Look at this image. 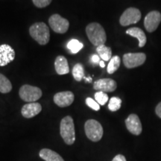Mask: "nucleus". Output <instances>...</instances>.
Returning a JSON list of instances; mask_svg holds the SVG:
<instances>
[{
  "mask_svg": "<svg viewBox=\"0 0 161 161\" xmlns=\"http://www.w3.org/2000/svg\"><path fill=\"white\" fill-rule=\"evenodd\" d=\"M86 34L93 46L104 45L107 40L106 32L102 25L98 23H91L86 27Z\"/></svg>",
  "mask_w": 161,
  "mask_h": 161,
  "instance_id": "f257e3e1",
  "label": "nucleus"
},
{
  "mask_svg": "<svg viewBox=\"0 0 161 161\" xmlns=\"http://www.w3.org/2000/svg\"><path fill=\"white\" fill-rule=\"evenodd\" d=\"M60 136L66 144L72 145L75 141V131L74 121L71 116H67L62 119L60 125Z\"/></svg>",
  "mask_w": 161,
  "mask_h": 161,
  "instance_id": "f03ea898",
  "label": "nucleus"
},
{
  "mask_svg": "<svg viewBox=\"0 0 161 161\" xmlns=\"http://www.w3.org/2000/svg\"><path fill=\"white\" fill-rule=\"evenodd\" d=\"M29 34L34 40H36L40 45L44 46L49 42L50 32L49 29L46 23H34L29 29Z\"/></svg>",
  "mask_w": 161,
  "mask_h": 161,
  "instance_id": "7ed1b4c3",
  "label": "nucleus"
},
{
  "mask_svg": "<svg viewBox=\"0 0 161 161\" xmlns=\"http://www.w3.org/2000/svg\"><path fill=\"white\" fill-rule=\"evenodd\" d=\"M84 130L87 138L92 142H98L103 136V128L102 125L95 119H89L84 125Z\"/></svg>",
  "mask_w": 161,
  "mask_h": 161,
  "instance_id": "20e7f679",
  "label": "nucleus"
},
{
  "mask_svg": "<svg viewBox=\"0 0 161 161\" xmlns=\"http://www.w3.org/2000/svg\"><path fill=\"white\" fill-rule=\"evenodd\" d=\"M19 95L21 99L24 102L31 103V102H35L41 98L42 90L37 86L25 84L20 87Z\"/></svg>",
  "mask_w": 161,
  "mask_h": 161,
  "instance_id": "39448f33",
  "label": "nucleus"
},
{
  "mask_svg": "<svg viewBox=\"0 0 161 161\" xmlns=\"http://www.w3.org/2000/svg\"><path fill=\"white\" fill-rule=\"evenodd\" d=\"M141 19V12L136 8H128L119 18V23L122 26H128L137 23Z\"/></svg>",
  "mask_w": 161,
  "mask_h": 161,
  "instance_id": "423d86ee",
  "label": "nucleus"
},
{
  "mask_svg": "<svg viewBox=\"0 0 161 161\" xmlns=\"http://www.w3.org/2000/svg\"><path fill=\"white\" fill-rule=\"evenodd\" d=\"M123 64L128 69H133L142 65L146 60V55L145 53H126L123 55Z\"/></svg>",
  "mask_w": 161,
  "mask_h": 161,
  "instance_id": "0eeeda50",
  "label": "nucleus"
},
{
  "mask_svg": "<svg viewBox=\"0 0 161 161\" xmlns=\"http://www.w3.org/2000/svg\"><path fill=\"white\" fill-rule=\"evenodd\" d=\"M49 24L52 29L58 34L66 33L69 27V22L58 14L49 17Z\"/></svg>",
  "mask_w": 161,
  "mask_h": 161,
  "instance_id": "6e6552de",
  "label": "nucleus"
},
{
  "mask_svg": "<svg viewBox=\"0 0 161 161\" xmlns=\"http://www.w3.org/2000/svg\"><path fill=\"white\" fill-rule=\"evenodd\" d=\"M161 23V14L158 11H150L144 19V26L149 33L155 31Z\"/></svg>",
  "mask_w": 161,
  "mask_h": 161,
  "instance_id": "1a4fd4ad",
  "label": "nucleus"
},
{
  "mask_svg": "<svg viewBox=\"0 0 161 161\" xmlns=\"http://www.w3.org/2000/svg\"><path fill=\"white\" fill-rule=\"evenodd\" d=\"M117 87V84L111 78H102L94 82L93 89L97 91L110 92L115 91Z\"/></svg>",
  "mask_w": 161,
  "mask_h": 161,
  "instance_id": "9d476101",
  "label": "nucleus"
},
{
  "mask_svg": "<svg viewBox=\"0 0 161 161\" xmlns=\"http://www.w3.org/2000/svg\"><path fill=\"white\" fill-rule=\"evenodd\" d=\"M75 99V96L71 91H64L56 93L53 100L55 104L60 108H66L71 105Z\"/></svg>",
  "mask_w": 161,
  "mask_h": 161,
  "instance_id": "9b49d317",
  "label": "nucleus"
},
{
  "mask_svg": "<svg viewBox=\"0 0 161 161\" xmlns=\"http://www.w3.org/2000/svg\"><path fill=\"white\" fill-rule=\"evenodd\" d=\"M125 125L128 131L134 135H140L142 133V124L136 114H132L128 116L125 119Z\"/></svg>",
  "mask_w": 161,
  "mask_h": 161,
  "instance_id": "f8f14e48",
  "label": "nucleus"
},
{
  "mask_svg": "<svg viewBox=\"0 0 161 161\" xmlns=\"http://www.w3.org/2000/svg\"><path fill=\"white\" fill-rule=\"evenodd\" d=\"M15 51L8 44L0 46V66H5L14 60Z\"/></svg>",
  "mask_w": 161,
  "mask_h": 161,
  "instance_id": "ddd939ff",
  "label": "nucleus"
},
{
  "mask_svg": "<svg viewBox=\"0 0 161 161\" xmlns=\"http://www.w3.org/2000/svg\"><path fill=\"white\" fill-rule=\"evenodd\" d=\"M42 110V106L37 102H31L24 105L22 108L21 114L23 117L31 119L39 114Z\"/></svg>",
  "mask_w": 161,
  "mask_h": 161,
  "instance_id": "4468645a",
  "label": "nucleus"
},
{
  "mask_svg": "<svg viewBox=\"0 0 161 161\" xmlns=\"http://www.w3.org/2000/svg\"><path fill=\"white\" fill-rule=\"evenodd\" d=\"M127 35L131 36L133 37H135L139 41V47L142 48L144 47L145 45L146 44L147 37L146 34L142 29L138 27H132L128 29L125 31Z\"/></svg>",
  "mask_w": 161,
  "mask_h": 161,
  "instance_id": "2eb2a0df",
  "label": "nucleus"
},
{
  "mask_svg": "<svg viewBox=\"0 0 161 161\" xmlns=\"http://www.w3.org/2000/svg\"><path fill=\"white\" fill-rule=\"evenodd\" d=\"M55 68L56 72L60 75H66L69 72V66L67 59L64 56L60 55L56 58L55 61Z\"/></svg>",
  "mask_w": 161,
  "mask_h": 161,
  "instance_id": "dca6fc26",
  "label": "nucleus"
},
{
  "mask_svg": "<svg viewBox=\"0 0 161 161\" xmlns=\"http://www.w3.org/2000/svg\"><path fill=\"white\" fill-rule=\"evenodd\" d=\"M39 155L45 161H64L59 154L49 148H43L40 151Z\"/></svg>",
  "mask_w": 161,
  "mask_h": 161,
  "instance_id": "f3484780",
  "label": "nucleus"
},
{
  "mask_svg": "<svg viewBox=\"0 0 161 161\" xmlns=\"http://www.w3.org/2000/svg\"><path fill=\"white\" fill-rule=\"evenodd\" d=\"M96 52L98 55L104 61H108L112 58V50L111 48L106 46L105 45H102L97 46Z\"/></svg>",
  "mask_w": 161,
  "mask_h": 161,
  "instance_id": "a211bd4d",
  "label": "nucleus"
},
{
  "mask_svg": "<svg viewBox=\"0 0 161 161\" xmlns=\"http://www.w3.org/2000/svg\"><path fill=\"white\" fill-rule=\"evenodd\" d=\"M12 90V84L6 76L0 73V92L8 93Z\"/></svg>",
  "mask_w": 161,
  "mask_h": 161,
  "instance_id": "6ab92c4d",
  "label": "nucleus"
},
{
  "mask_svg": "<svg viewBox=\"0 0 161 161\" xmlns=\"http://www.w3.org/2000/svg\"><path fill=\"white\" fill-rule=\"evenodd\" d=\"M121 58L117 55L112 57L110 60L108 67H107V72L109 74H114L120 66Z\"/></svg>",
  "mask_w": 161,
  "mask_h": 161,
  "instance_id": "aec40b11",
  "label": "nucleus"
},
{
  "mask_svg": "<svg viewBox=\"0 0 161 161\" xmlns=\"http://www.w3.org/2000/svg\"><path fill=\"white\" fill-rule=\"evenodd\" d=\"M72 75L77 81H80L84 76V66L81 64H76L72 69Z\"/></svg>",
  "mask_w": 161,
  "mask_h": 161,
  "instance_id": "412c9836",
  "label": "nucleus"
},
{
  "mask_svg": "<svg viewBox=\"0 0 161 161\" xmlns=\"http://www.w3.org/2000/svg\"><path fill=\"white\" fill-rule=\"evenodd\" d=\"M83 43H80V41H78V40L76 39H72L70 41L68 42L67 43L68 49H69L72 54L78 53L80 50L83 49Z\"/></svg>",
  "mask_w": 161,
  "mask_h": 161,
  "instance_id": "4be33fe9",
  "label": "nucleus"
},
{
  "mask_svg": "<svg viewBox=\"0 0 161 161\" xmlns=\"http://www.w3.org/2000/svg\"><path fill=\"white\" fill-rule=\"evenodd\" d=\"M122 105V100L118 97H112L109 101L108 104V108L110 111L115 112L120 109Z\"/></svg>",
  "mask_w": 161,
  "mask_h": 161,
  "instance_id": "5701e85b",
  "label": "nucleus"
},
{
  "mask_svg": "<svg viewBox=\"0 0 161 161\" xmlns=\"http://www.w3.org/2000/svg\"><path fill=\"white\" fill-rule=\"evenodd\" d=\"M94 97H95V100L100 105H104L109 99L108 94L102 91L96 92L94 95Z\"/></svg>",
  "mask_w": 161,
  "mask_h": 161,
  "instance_id": "b1692460",
  "label": "nucleus"
},
{
  "mask_svg": "<svg viewBox=\"0 0 161 161\" xmlns=\"http://www.w3.org/2000/svg\"><path fill=\"white\" fill-rule=\"evenodd\" d=\"M86 104L88 107H90L91 109L93 110H96V111H98V110H100V104L96 102V100L92 99V98H86Z\"/></svg>",
  "mask_w": 161,
  "mask_h": 161,
  "instance_id": "393cba45",
  "label": "nucleus"
},
{
  "mask_svg": "<svg viewBox=\"0 0 161 161\" xmlns=\"http://www.w3.org/2000/svg\"><path fill=\"white\" fill-rule=\"evenodd\" d=\"M52 0H32L34 5L36 7L40 8H43L47 7L51 4Z\"/></svg>",
  "mask_w": 161,
  "mask_h": 161,
  "instance_id": "a878e982",
  "label": "nucleus"
},
{
  "mask_svg": "<svg viewBox=\"0 0 161 161\" xmlns=\"http://www.w3.org/2000/svg\"><path fill=\"white\" fill-rule=\"evenodd\" d=\"M100 57L98 56V55H92L90 58V61H91L92 64H99L101 60H100Z\"/></svg>",
  "mask_w": 161,
  "mask_h": 161,
  "instance_id": "bb28decb",
  "label": "nucleus"
},
{
  "mask_svg": "<svg viewBox=\"0 0 161 161\" xmlns=\"http://www.w3.org/2000/svg\"><path fill=\"white\" fill-rule=\"evenodd\" d=\"M112 161H126V159L125 156L122 155V154H117L115 156V158L113 159Z\"/></svg>",
  "mask_w": 161,
  "mask_h": 161,
  "instance_id": "cd10ccee",
  "label": "nucleus"
},
{
  "mask_svg": "<svg viewBox=\"0 0 161 161\" xmlns=\"http://www.w3.org/2000/svg\"><path fill=\"white\" fill-rule=\"evenodd\" d=\"M155 113L158 117H160L161 119V102L157 105L155 108Z\"/></svg>",
  "mask_w": 161,
  "mask_h": 161,
  "instance_id": "c85d7f7f",
  "label": "nucleus"
},
{
  "mask_svg": "<svg viewBox=\"0 0 161 161\" xmlns=\"http://www.w3.org/2000/svg\"><path fill=\"white\" fill-rule=\"evenodd\" d=\"M99 66H100L102 68H104V66H105V64H104V60H101L100 63H99Z\"/></svg>",
  "mask_w": 161,
  "mask_h": 161,
  "instance_id": "c756f323",
  "label": "nucleus"
},
{
  "mask_svg": "<svg viewBox=\"0 0 161 161\" xmlns=\"http://www.w3.org/2000/svg\"><path fill=\"white\" fill-rule=\"evenodd\" d=\"M84 78L86 80V82H87V81H88V82H91V81H92V78H90V77H89V78H86V77H84Z\"/></svg>",
  "mask_w": 161,
  "mask_h": 161,
  "instance_id": "7c9ffc66",
  "label": "nucleus"
}]
</instances>
